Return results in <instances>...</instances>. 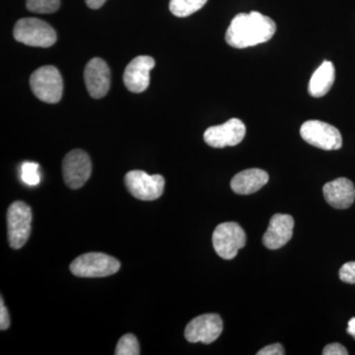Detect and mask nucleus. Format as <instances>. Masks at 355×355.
<instances>
[{"instance_id": "17", "label": "nucleus", "mask_w": 355, "mask_h": 355, "mask_svg": "<svg viewBox=\"0 0 355 355\" xmlns=\"http://www.w3.org/2000/svg\"><path fill=\"white\" fill-rule=\"evenodd\" d=\"M335 79V65L329 60H324L311 77L308 86L309 94L315 98L323 97L331 90Z\"/></svg>"}, {"instance_id": "1", "label": "nucleus", "mask_w": 355, "mask_h": 355, "mask_svg": "<svg viewBox=\"0 0 355 355\" xmlns=\"http://www.w3.org/2000/svg\"><path fill=\"white\" fill-rule=\"evenodd\" d=\"M277 31L275 21L257 11L240 13L231 21L225 40L235 49H246L266 43Z\"/></svg>"}, {"instance_id": "18", "label": "nucleus", "mask_w": 355, "mask_h": 355, "mask_svg": "<svg viewBox=\"0 0 355 355\" xmlns=\"http://www.w3.org/2000/svg\"><path fill=\"white\" fill-rule=\"evenodd\" d=\"M207 0H170L169 8L177 17H188L202 8Z\"/></svg>"}, {"instance_id": "11", "label": "nucleus", "mask_w": 355, "mask_h": 355, "mask_svg": "<svg viewBox=\"0 0 355 355\" xmlns=\"http://www.w3.org/2000/svg\"><path fill=\"white\" fill-rule=\"evenodd\" d=\"M223 331V322L217 314H205L195 318L187 324L184 338L191 343L205 345L216 342Z\"/></svg>"}, {"instance_id": "15", "label": "nucleus", "mask_w": 355, "mask_h": 355, "mask_svg": "<svg viewBox=\"0 0 355 355\" xmlns=\"http://www.w3.org/2000/svg\"><path fill=\"white\" fill-rule=\"evenodd\" d=\"M323 193L327 202L338 209H349L355 200L354 184L347 178H338L324 184Z\"/></svg>"}, {"instance_id": "4", "label": "nucleus", "mask_w": 355, "mask_h": 355, "mask_svg": "<svg viewBox=\"0 0 355 355\" xmlns=\"http://www.w3.org/2000/svg\"><path fill=\"white\" fill-rule=\"evenodd\" d=\"M120 268V261L103 253L81 254L69 266L72 275L78 277H110L118 272Z\"/></svg>"}, {"instance_id": "13", "label": "nucleus", "mask_w": 355, "mask_h": 355, "mask_svg": "<svg viewBox=\"0 0 355 355\" xmlns=\"http://www.w3.org/2000/svg\"><path fill=\"white\" fill-rule=\"evenodd\" d=\"M155 67V60L148 55H139L133 58L123 72V83L128 91L141 93L150 83V71Z\"/></svg>"}, {"instance_id": "27", "label": "nucleus", "mask_w": 355, "mask_h": 355, "mask_svg": "<svg viewBox=\"0 0 355 355\" xmlns=\"http://www.w3.org/2000/svg\"><path fill=\"white\" fill-rule=\"evenodd\" d=\"M347 333L354 336L355 340V317L349 320V324H347Z\"/></svg>"}, {"instance_id": "25", "label": "nucleus", "mask_w": 355, "mask_h": 355, "mask_svg": "<svg viewBox=\"0 0 355 355\" xmlns=\"http://www.w3.org/2000/svg\"><path fill=\"white\" fill-rule=\"evenodd\" d=\"M258 355H284L286 354L284 347L280 343H273L263 347L257 354Z\"/></svg>"}, {"instance_id": "12", "label": "nucleus", "mask_w": 355, "mask_h": 355, "mask_svg": "<svg viewBox=\"0 0 355 355\" xmlns=\"http://www.w3.org/2000/svg\"><path fill=\"white\" fill-rule=\"evenodd\" d=\"M84 81L89 95L101 99L111 87V70L107 62L100 58L89 60L84 69Z\"/></svg>"}, {"instance_id": "6", "label": "nucleus", "mask_w": 355, "mask_h": 355, "mask_svg": "<svg viewBox=\"0 0 355 355\" xmlns=\"http://www.w3.org/2000/svg\"><path fill=\"white\" fill-rule=\"evenodd\" d=\"M247 237L241 226L236 222L219 224L212 234V245L216 254L224 260H232L238 251L246 245Z\"/></svg>"}, {"instance_id": "8", "label": "nucleus", "mask_w": 355, "mask_h": 355, "mask_svg": "<svg viewBox=\"0 0 355 355\" xmlns=\"http://www.w3.org/2000/svg\"><path fill=\"white\" fill-rule=\"evenodd\" d=\"M125 184L133 197L149 202L163 195L165 180L161 175H148L140 170H133L125 175Z\"/></svg>"}, {"instance_id": "16", "label": "nucleus", "mask_w": 355, "mask_h": 355, "mask_svg": "<svg viewBox=\"0 0 355 355\" xmlns=\"http://www.w3.org/2000/svg\"><path fill=\"white\" fill-rule=\"evenodd\" d=\"M268 179V173L263 170L257 168L244 170L231 180V189L238 195H252L266 186Z\"/></svg>"}, {"instance_id": "19", "label": "nucleus", "mask_w": 355, "mask_h": 355, "mask_svg": "<svg viewBox=\"0 0 355 355\" xmlns=\"http://www.w3.org/2000/svg\"><path fill=\"white\" fill-rule=\"evenodd\" d=\"M114 354L139 355V343L135 336L132 335V334H127V335L121 336L118 345H116Z\"/></svg>"}, {"instance_id": "2", "label": "nucleus", "mask_w": 355, "mask_h": 355, "mask_svg": "<svg viewBox=\"0 0 355 355\" xmlns=\"http://www.w3.org/2000/svg\"><path fill=\"white\" fill-rule=\"evenodd\" d=\"M16 41L37 48H50L57 42V32L53 27L38 18H22L13 29Z\"/></svg>"}, {"instance_id": "26", "label": "nucleus", "mask_w": 355, "mask_h": 355, "mask_svg": "<svg viewBox=\"0 0 355 355\" xmlns=\"http://www.w3.org/2000/svg\"><path fill=\"white\" fill-rule=\"evenodd\" d=\"M106 1L107 0H85L86 4L91 9L101 8Z\"/></svg>"}, {"instance_id": "9", "label": "nucleus", "mask_w": 355, "mask_h": 355, "mask_svg": "<svg viewBox=\"0 0 355 355\" xmlns=\"http://www.w3.org/2000/svg\"><path fill=\"white\" fill-rule=\"evenodd\" d=\"M92 173V163L85 151L81 149L70 151L62 161L64 183L70 189L81 188Z\"/></svg>"}, {"instance_id": "23", "label": "nucleus", "mask_w": 355, "mask_h": 355, "mask_svg": "<svg viewBox=\"0 0 355 355\" xmlns=\"http://www.w3.org/2000/svg\"><path fill=\"white\" fill-rule=\"evenodd\" d=\"M10 326V317L8 310L4 305L3 298L0 299V330L6 331Z\"/></svg>"}, {"instance_id": "20", "label": "nucleus", "mask_w": 355, "mask_h": 355, "mask_svg": "<svg viewBox=\"0 0 355 355\" xmlns=\"http://www.w3.org/2000/svg\"><path fill=\"white\" fill-rule=\"evenodd\" d=\"M60 6V0H27L26 7L33 13L50 14L55 12Z\"/></svg>"}, {"instance_id": "24", "label": "nucleus", "mask_w": 355, "mask_h": 355, "mask_svg": "<svg viewBox=\"0 0 355 355\" xmlns=\"http://www.w3.org/2000/svg\"><path fill=\"white\" fill-rule=\"evenodd\" d=\"M324 355H347L349 352L340 343H334L324 347Z\"/></svg>"}, {"instance_id": "21", "label": "nucleus", "mask_w": 355, "mask_h": 355, "mask_svg": "<svg viewBox=\"0 0 355 355\" xmlns=\"http://www.w3.org/2000/svg\"><path fill=\"white\" fill-rule=\"evenodd\" d=\"M21 180L28 186H37L41 181L39 164L35 162H24L21 165Z\"/></svg>"}, {"instance_id": "22", "label": "nucleus", "mask_w": 355, "mask_h": 355, "mask_svg": "<svg viewBox=\"0 0 355 355\" xmlns=\"http://www.w3.org/2000/svg\"><path fill=\"white\" fill-rule=\"evenodd\" d=\"M340 279L347 284H355V261H349L340 268Z\"/></svg>"}, {"instance_id": "3", "label": "nucleus", "mask_w": 355, "mask_h": 355, "mask_svg": "<svg viewBox=\"0 0 355 355\" xmlns=\"http://www.w3.org/2000/svg\"><path fill=\"white\" fill-rule=\"evenodd\" d=\"M30 86L39 100L48 104H57L62 100L64 83L60 72L53 65H44L33 72Z\"/></svg>"}, {"instance_id": "14", "label": "nucleus", "mask_w": 355, "mask_h": 355, "mask_svg": "<svg viewBox=\"0 0 355 355\" xmlns=\"http://www.w3.org/2000/svg\"><path fill=\"white\" fill-rule=\"evenodd\" d=\"M293 217L288 214H275L263 235V244L270 250H277L286 246L293 235Z\"/></svg>"}, {"instance_id": "7", "label": "nucleus", "mask_w": 355, "mask_h": 355, "mask_svg": "<svg viewBox=\"0 0 355 355\" xmlns=\"http://www.w3.org/2000/svg\"><path fill=\"white\" fill-rule=\"evenodd\" d=\"M300 135L307 144L323 150H338L343 146L340 130L322 121H305L301 125Z\"/></svg>"}, {"instance_id": "5", "label": "nucleus", "mask_w": 355, "mask_h": 355, "mask_svg": "<svg viewBox=\"0 0 355 355\" xmlns=\"http://www.w3.org/2000/svg\"><path fill=\"white\" fill-rule=\"evenodd\" d=\"M8 242L12 249H21L31 233L32 210L24 202H14L7 210Z\"/></svg>"}, {"instance_id": "10", "label": "nucleus", "mask_w": 355, "mask_h": 355, "mask_svg": "<svg viewBox=\"0 0 355 355\" xmlns=\"http://www.w3.org/2000/svg\"><path fill=\"white\" fill-rule=\"evenodd\" d=\"M246 125L239 119H230L222 125L210 127L205 130L203 139L214 148L236 146L244 139Z\"/></svg>"}]
</instances>
